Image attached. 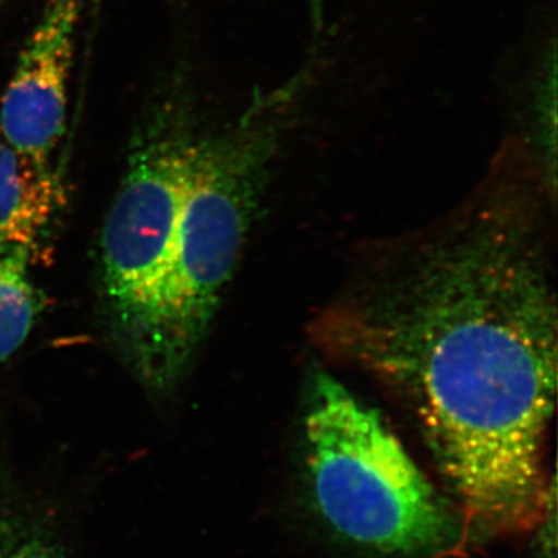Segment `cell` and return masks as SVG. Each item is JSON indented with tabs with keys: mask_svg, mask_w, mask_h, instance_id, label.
Listing matches in <instances>:
<instances>
[{
	"mask_svg": "<svg viewBox=\"0 0 558 558\" xmlns=\"http://www.w3.org/2000/svg\"><path fill=\"white\" fill-rule=\"evenodd\" d=\"M523 223L481 213L325 323L326 339L409 407L465 512L488 531L524 526L546 497L557 300Z\"/></svg>",
	"mask_w": 558,
	"mask_h": 558,
	"instance_id": "1",
	"label": "cell"
},
{
	"mask_svg": "<svg viewBox=\"0 0 558 558\" xmlns=\"http://www.w3.org/2000/svg\"><path fill=\"white\" fill-rule=\"evenodd\" d=\"M201 135L189 86L168 81L135 126L126 170L101 231L106 323L121 357L149 391L156 374L161 296Z\"/></svg>",
	"mask_w": 558,
	"mask_h": 558,
	"instance_id": "2",
	"label": "cell"
},
{
	"mask_svg": "<svg viewBox=\"0 0 558 558\" xmlns=\"http://www.w3.org/2000/svg\"><path fill=\"white\" fill-rule=\"evenodd\" d=\"M264 108L230 130L202 134L180 204L161 296L150 391L170 395L185 376L240 260L270 153Z\"/></svg>",
	"mask_w": 558,
	"mask_h": 558,
	"instance_id": "3",
	"label": "cell"
},
{
	"mask_svg": "<svg viewBox=\"0 0 558 558\" xmlns=\"http://www.w3.org/2000/svg\"><path fill=\"white\" fill-rule=\"evenodd\" d=\"M319 512L339 534L380 553L446 545L451 521L435 488L381 421L339 380L318 374L304 421Z\"/></svg>",
	"mask_w": 558,
	"mask_h": 558,
	"instance_id": "4",
	"label": "cell"
},
{
	"mask_svg": "<svg viewBox=\"0 0 558 558\" xmlns=\"http://www.w3.org/2000/svg\"><path fill=\"white\" fill-rule=\"evenodd\" d=\"M86 0H46L0 101L3 143L39 168L64 135L75 36Z\"/></svg>",
	"mask_w": 558,
	"mask_h": 558,
	"instance_id": "5",
	"label": "cell"
},
{
	"mask_svg": "<svg viewBox=\"0 0 558 558\" xmlns=\"http://www.w3.org/2000/svg\"><path fill=\"white\" fill-rule=\"evenodd\" d=\"M64 199L61 174L0 142V255L27 250L36 256Z\"/></svg>",
	"mask_w": 558,
	"mask_h": 558,
	"instance_id": "6",
	"label": "cell"
},
{
	"mask_svg": "<svg viewBox=\"0 0 558 558\" xmlns=\"http://www.w3.org/2000/svg\"><path fill=\"white\" fill-rule=\"evenodd\" d=\"M33 259L27 250L0 255V363L24 344L43 312V296L31 275Z\"/></svg>",
	"mask_w": 558,
	"mask_h": 558,
	"instance_id": "7",
	"label": "cell"
},
{
	"mask_svg": "<svg viewBox=\"0 0 558 558\" xmlns=\"http://www.w3.org/2000/svg\"><path fill=\"white\" fill-rule=\"evenodd\" d=\"M0 558H58L44 539L0 527Z\"/></svg>",
	"mask_w": 558,
	"mask_h": 558,
	"instance_id": "8",
	"label": "cell"
}]
</instances>
